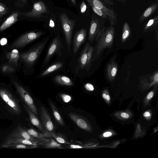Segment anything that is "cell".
I'll return each instance as SVG.
<instances>
[{
  "instance_id": "1",
  "label": "cell",
  "mask_w": 158,
  "mask_h": 158,
  "mask_svg": "<svg viewBox=\"0 0 158 158\" xmlns=\"http://www.w3.org/2000/svg\"><path fill=\"white\" fill-rule=\"evenodd\" d=\"M115 30L113 26L100 29L96 37L97 44L95 49L96 56H99L106 48H111L113 44Z\"/></svg>"
},
{
  "instance_id": "2",
  "label": "cell",
  "mask_w": 158,
  "mask_h": 158,
  "mask_svg": "<svg viewBox=\"0 0 158 158\" xmlns=\"http://www.w3.org/2000/svg\"><path fill=\"white\" fill-rule=\"evenodd\" d=\"M49 39V36H48L30 50L21 54V60L28 64H33L41 53Z\"/></svg>"
},
{
  "instance_id": "3",
  "label": "cell",
  "mask_w": 158,
  "mask_h": 158,
  "mask_svg": "<svg viewBox=\"0 0 158 158\" xmlns=\"http://www.w3.org/2000/svg\"><path fill=\"white\" fill-rule=\"evenodd\" d=\"M0 96L14 115L19 116L21 114L19 102L11 92L6 89L0 88Z\"/></svg>"
},
{
  "instance_id": "4",
  "label": "cell",
  "mask_w": 158,
  "mask_h": 158,
  "mask_svg": "<svg viewBox=\"0 0 158 158\" xmlns=\"http://www.w3.org/2000/svg\"><path fill=\"white\" fill-rule=\"evenodd\" d=\"M90 6L102 10L108 17L110 25H116L118 22L117 15L111 6L101 0H86Z\"/></svg>"
},
{
  "instance_id": "5",
  "label": "cell",
  "mask_w": 158,
  "mask_h": 158,
  "mask_svg": "<svg viewBox=\"0 0 158 158\" xmlns=\"http://www.w3.org/2000/svg\"><path fill=\"white\" fill-rule=\"evenodd\" d=\"M63 30L68 50L70 51L71 44L72 32L75 24V20L70 19L64 13L60 15Z\"/></svg>"
},
{
  "instance_id": "6",
  "label": "cell",
  "mask_w": 158,
  "mask_h": 158,
  "mask_svg": "<svg viewBox=\"0 0 158 158\" xmlns=\"http://www.w3.org/2000/svg\"><path fill=\"white\" fill-rule=\"evenodd\" d=\"M13 84L15 87L17 93L32 112L36 115H37V108L34 102V101L29 94L25 89L17 82L14 81Z\"/></svg>"
},
{
  "instance_id": "7",
  "label": "cell",
  "mask_w": 158,
  "mask_h": 158,
  "mask_svg": "<svg viewBox=\"0 0 158 158\" xmlns=\"http://www.w3.org/2000/svg\"><path fill=\"white\" fill-rule=\"evenodd\" d=\"M44 33L42 31H31L26 33L20 36L11 45L12 48H20L36 40Z\"/></svg>"
},
{
  "instance_id": "8",
  "label": "cell",
  "mask_w": 158,
  "mask_h": 158,
  "mask_svg": "<svg viewBox=\"0 0 158 158\" xmlns=\"http://www.w3.org/2000/svg\"><path fill=\"white\" fill-rule=\"evenodd\" d=\"M63 46L59 36H57L52 40L49 48L47 54L43 63L42 68H43L49 62L51 58L56 53L60 52Z\"/></svg>"
},
{
  "instance_id": "9",
  "label": "cell",
  "mask_w": 158,
  "mask_h": 158,
  "mask_svg": "<svg viewBox=\"0 0 158 158\" xmlns=\"http://www.w3.org/2000/svg\"><path fill=\"white\" fill-rule=\"evenodd\" d=\"M47 12V8L43 2L40 1L34 3L31 11L23 13L22 15L25 17L38 18Z\"/></svg>"
},
{
  "instance_id": "10",
  "label": "cell",
  "mask_w": 158,
  "mask_h": 158,
  "mask_svg": "<svg viewBox=\"0 0 158 158\" xmlns=\"http://www.w3.org/2000/svg\"><path fill=\"white\" fill-rule=\"evenodd\" d=\"M39 113L42 122L45 129L46 135L53 132L54 125L47 111L43 106L39 110Z\"/></svg>"
},
{
  "instance_id": "11",
  "label": "cell",
  "mask_w": 158,
  "mask_h": 158,
  "mask_svg": "<svg viewBox=\"0 0 158 158\" xmlns=\"http://www.w3.org/2000/svg\"><path fill=\"white\" fill-rule=\"evenodd\" d=\"M87 33V30L82 29L75 34L73 39V50L74 53H76L81 45L85 41Z\"/></svg>"
},
{
  "instance_id": "12",
  "label": "cell",
  "mask_w": 158,
  "mask_h": 158,
  "mask_svg": "<svg viewBox=\"0 0 158 158\" xmlns=\"http://www.w3.org/2000/svg\"><path fill=\"white\" fill-rule=\"evenodd\" d=\"M99 18L97 17L92 18L89 33L88 40L91 43L95 39L99 29Z\"/></svg>"
},
{
  "instance_id": "13",
  "label": "cell",
  "mask_w": 158,
  "mask_h": 158,
  "mask_svg": "<svg viewBox=\"0 0 158 158\" xmlns=\"http://www.w3.org/2000/svg\"><path fill=\"white\" fill-rule=\"evenodd\" d=\"M8 137H19L32 141H37L35 138L30 135L20 125H18Z\"/></svg>"
},
{
  "instance_id": "14",
  "label": "cell",
  "mask_w": 158,
  "mask_h": 158,
  "mask_svg": "<svg viewBox=\"0 0 158 158\" xmlns=\"http://www.w3.org/2000/svg\"><path fill=\"white\" fill-rule=\"evenodd\" d=\"M158 0H156L151 3L143 12L139 19V22L142 23L147 19L150 17L157 10Z\"/></svg>"
},
{
  "instance_id": "15",
  "label": "cell",
  "mask_w": 158,
  "mask_h": 158,
  "mask_svg": "<svg viewBox=\"0 0 158 158\" xmlns=\"http://www.w3.org/2000/svg\"><path fill=\"white\" fill-rule=\"evenodd\" d=\"M69 116L70 119L81 129L89 130V128L85 119L81 116L73 113H69Z\"/></svg>"
},
{
  "instance_id": "16",
  "label": "cell",
  "mask_w": 158,
  "mask_h": 158,
  "mask_svg": "<svg viewBox=\"0 0 158 158\" xmlns=\"http://www.w3.org/2000/svg\"><path fill=\"white\" fill-rule=\"evenodd\" d=\"M20 14V12L17 11L10 15L0 26V31L6 30L17 21Z\"/></svg>"
},
{
  "instance_id": "17",
  "label": "cell",
  "mask_w": 158,
  "mask_h": 158,
  "mask_svg": "<svg viewBox=\"0 0 158 158\" xmlns=\"http://www.w3.org/2000/svg\"><path fill=\"white\" fill-rule=\"evenodd\" d=\"M19 143L36 146L37 141H32L19 137H8L3 144Z\"/></svg>"
},
{
  "instance_id": "18",
  "label": "cell",
  "mask_w": 158,
  "mask_h": 158,
  "mask_svg": "<svg viewBox=\"0 0 158 158\" xmlns=\"http://www.w3.org/2000/svg\"><path fill=\"white\" fill-rule=\"evenodd\" d=\"M90 45V43L87 42L81 53L78 60V66L80 69L87 68V52Z\"/></svg>"
},
{
  "instance_id": "19",
  "label": "cell",
  "mask_w": 158,
  "mask_h": 158,
  "mask_svg": "<svg viewBox=\"0 0 158 158\" xmlns=\"http://www.w3.org/2000/svg\"><path fill=\"white\" fill-rule=\"evenodd\" d=\"M23 107L29 115L31 123L36 127L40 130L43 133L45 132L40 121L29 108L26 104H23Z\"/></svg>"
},
{
  "instance_id": "20",
  "label": "cell",
  "mask_w": 158,
  "mask_h": 158,
  "mask_svg": "<svg viewBox=\"0 0 158 158\" xmlns=\"http://www.w3.org/2000/svg\"><path fill=\"white\" fill-rule=\"evenodd\" d=\"M118 67L117 63L111 60L108 64L107 68V74L108 80L112 82L115 79L118 71Z\"/></svg>"
},
{
  "instance_id": "21",
  "label": "cell",
  "mask_w": 158,
  "mask_h": 158,
  "mask_svg": "<svg viewBox=\"0 0 158 158\" xmlns=\"http://www.w3.org/2000/svg\"><path fill=\"white\" fill-rule=\"evenodd\" d=\"M158 16L150 19L145 25L143 29L145 32H150L158 27Z\"/></svg>"
},
{
  "instance_id": "22",
  "label": "cell",
  "mask_w": 158,
  "mask_h": 158,
  "mask_svg": "<svg viewBox=\"0 0 158 158\" xmlns=\"http://www.w3.org/2000/svg\"><path fill=\"white\" fill-rule=\"evenodd\" d=\"M6 57L9 62L13 64L16 66H17L20 56L17 49H15L10 52H7L6 54Z\"/></svg>"
},
{
  "instance_id": "23",
  "label": "cell",
  "mask_w": 158,
  "mask_h": 158,
  "mask_svg": "<svg viewBox=\"0 0 158 158\" xmlns=\"http://www.w3.org/2000/svg\"><path fill=\"white\" fill-rule=\"evenodd\" d=\"M142 84L148 85L151 86L158 83V72L156 71L152 75L146 77L141 81Z\"/></svg>"
},
{
  "instance_id": "24",
  "label": "cell",
  "mask_w": 158,
  "mask_h": 158,
  "mask_svg": "<svg viewBox=\"0 0 158 158\" xmlns=\"http://www.w3.org/2000/svg\"><path fill=\"white\" fill-rule=\"evenodd\" d=\"M54 80L58 84L62 85L72 86L73 85L72 80L65 76L57 75L55 77Z\"/></svg>"
},
{
  "instance_id": "25",
  "label": "cell",
  "mask_w": 158,
  "mask_h": 158,
  "mask_svg": "<svg viewBox=\"0 0 158 158\" xmlns=\"http://www.w3.org/2000/svg\"><path fill=\"white\" fill-rule=\"evenodd\" d=\"M63 64L62 62H57L49 66L40 75V77H43L61 68Z\"/></svg>"
},
{
  "instance_id": "26",
  "label": "cell",
  "mask_w": 158,
  "mask_h": 158,
  "mask_svg": "<svg viewBox=\"0 0 158 158\" xmlns=\"http://www.w3.org/2000/svg\"><path fill=\"white\" fill-rule=\"evenodd\" d=\"M49 103L56 121L60 125L64 126V123L63 120L56 107L51 102L49 101Z\"/></svg>"
},
{
  "instance_id": "27",
  "label": "cell",
  "mask_w": 158,
  "mask_h": 158,
  "mask_svg": "<svg viewBox=\"0 0 158 158\" xmlns=\"http://www.w3.org/2000/svg\"><path fill=\"white\" fill-rule=\"evenodd\" d=\"M131 33V29L128 23L125 22L123 25L121 41L125 42Z\"/></svg>"
},
{
  "instance_id": "28",
  "label": "cell",
  "mask_w": 158,
  "mask_h": 158,
  "mask_svg": "<svg viewBox=\"0 0 158 158\" xmlns=\"http://www.w3.org/2000/svg\"><path fill=\"white\" fill-rule=\"evenodd\" d=\"M36 146L27 145L23 144L13 143L6 144H2V148H35Z\"/></svg>"
},
{
  "instance_id": "29",
  "label": "cell",
  "mask_w": 158,
  "mask_h": 158,
  "mask_svg": "<svg viewBox=\"0 0 158 158\" xmlns=\"http://www.w3.org/2000/svg\"><path fill=\"white\" fill-rule=\"evenodd\" d=\"M44 147L47 148H61V145L58 143L54 140L51 139L50 141L46 142L44 144Z\"/></svg>"
},
{
  "instance_id": "30",
  "label": "cell",
  "mask_w": 158,
  "mask_h": 158,
  "mask_svg": "<svg viewBox=\"0 0 158 158\" xmlns=\"http://www.w3.org/2000/svg\"><path fill=\"white\" fill-rule=\"evenodd\" d=\"M27 131L30 135L35 138L41 139L45 136L40 134L32 128L28 129Z\"/></svg>"
},
{
  "instance_id": "31",
  "label": "cell",
  "mask_w": 158,
  "mask_h": 158,
  "mask_svg": "<svg viewBox=\"0 0 158 158\" xmlns=\"http://www.w3.org/2000/svg\"><path fill=\"white\" fill-rule=\"evenodd\" d=\"M49 135L53 137L59 143H68L65 139L64 138L61 136L53 133V132L49 134Z\"/></svg>"
},
{
  "instance_id": "32",
  "label": "cell",
  "mask_w": 158,
  "mask_h": 158,
  "mask_svg": "<svg viewBox=\"0 0 158 158\" xmlns=\"http://www.w3.org/2000/svg\"><path fill=\"white\" fill-rule=\"evenodd\" d=\"M94 12L99 16L104 19H106L108 21L109 19L107 15L102 10L98 9L92 6H90Z\"/></svg>"
},
{
  "instance_id": "33",
  "label": "cell",
  "mask_w": 158,
  "mask_h": 158,
  "mask_svg": "<svg viewBox=\"0 0 158 158\" xmlns=\"http://www.w3.org/2000/svg\"><path fill=\"white\" fill-rule=\"evenodd\" d=\"M15 68L8 64L3 65L1 68L2 72L4 73H12L15 71Z\"/></svg>"
},
{
  "instance_id": "34",
  "label": "cell",
  "mask_w": 158,
  "mask_h": 158,
  "mask_svg": "<svg viewBox=\"0 0 158 158\" xmlns=\"http://www.w3.org/2000/svg\"><path fill=\"white\" fill-rule=\"evenodd\" d=\"M93 51V48L90 45L87 52L88 60L87 68L91 64Z\"/></svg>"
},
{
  "instance_id": "35",
  "label": "cell",
  "mask_w": 158,
  "mask_h": 158,
  "mask_svg": "<svg viewBox=\"0 0 158 158\" xmlns=\"http://www.w3.org/2000/svg\"><path fill=\"white\" fill-rule=\"evenodd\" d=\"M7 10L6 5L3 3H0V20L3 15L6 14Z\"/></svg>"
},
{
  "instance_id": "36",
  "label": "cell",
  "mask_w": 158,
  "mask_h": 158,
  "mask_svg": "<svg viewBox=\"0 0 158 158\" xmlns=\"http://www.w3.org/2000/svg\"><path fill=\"white\" fill-rule=\"evenodd\" d=\"M61 97L63 101L65 102H68L71 100V97L69 95L62 94L61 95Z\"/></svg>"
},
{
  "instance_id": "37",
  "label": "cell",
  "mask_w": 158,
  "mask_h": 158,
  "mask_svg": "<svg viewBox=\"0 0 158 158\" xmlns=\"http://www.w3.org/2000/svg\"><path fill=\"white\" fill-rule=\"evenodd\" d=\"M86 5L84 1H82L81 3L80 7L81 12L83 14L85 13L86 9Z\"/></svg>"
},
{
  "instance_id": "38",
  "label": "cell",
  "mask_w": 158,
  "mask_h": 158,
  "mask_svg": "<svg viewBox=\"0 0 158 158\" xmlns=\"http://www.w3.org/2000/svg\"><path fill=\"white\" fill-rule=\"evenodd\" d=\"M84 87L86 89L89 91H93L94 89V86L90 83H86L84 85Z\"/></svg>"
},
{
  "instance_id": "39",
  "label": "cell",
  "mask_w": 158,
  "mask_h": 158,
  "mask_svg": "<svg viewBox=\"0 0 158 158\" xmlns=\"http://www.w3.org/2000/svg\"><path fill=\"white\" fill-rule=\"evenodd\" d=\"M107 5L110 6H113L114 3L112 0H101Z\"/></svg>"
},
{
  "instance_id": "40",
  "label": "cell",
  "mask_w": 158,
  "mask_h": 158,
  "mask_svg": "<svg viewBox=\"0 0 158 158\" xmlns=\"http://www.w3.org/2000/svg\"><path fill=\"white\" fill-rule=\"evenodd\" d=\"M154 95V92L153 91H151L148 94L147 96V98L149 100L151 99Z\"/></svg>"
},
{
  "instance_id": "41",
  "label": "cell",
  "mask_w": 158,
  "mask_h": 158,
  "mask_svg": "<svg viewBox=\"0 0 158 158\" xmlns=\"http://www.w3.org/2000/svg\"><path fill=\"white\" fill-rule=\"evenodd\" d=\"M70 148L73 149L81 148L82 147L78 145L71 144L70 146Z\"/></svg>"
},
{
  "instance_id": "42",
  "label": "cell",
  "mask_w": 158,
  "mask_h": 158,
  "mask_svg": "<svg viewBox=\"0 0 158 158\" xmlns=\"http://www.w3.org/2000/svg\"><path fill=\"white\" fill-rule=\"evenodd\" d=\"M121 115L122 117L125 118H129V115L125 113H122L121 114Z\"/></svg>"
},
{
  "instance_id": "43",
  "label": "cell",
  "mask_w": 158,
  "mask_h": 158,
  "mask_svg": "<svg viewBox=\"0 0 158 158\" xmlns=\"http://www.w3.org/2000/svg\"><path fill=\"white\" fill-rule=\"evenodd\" d=\"M7 42L6 39L5 38H3L1 40L0 43L1 45H4Z\"/></svg>"
},
{
  "instance_id": "44",
  "label": "cell",
  "mask_w": 158,
  "mask_h": 158,
  "mask_svg": "<svg viewBox=\"0 0 158 158\" xmlns=\"http://www.w3.org/2000/svg\"><path fill=\"white\" fill-rule=\"evenodd\" d=\"M112 135V133L110 132H106L104 133L103 135L105 137H109Z\"/></svg>"
},
{
  "instance_id": "45",
  "label": "cell",
  "mask_w": 158,
  "mask_h": 158,
  "mask_svg": "<svg viewBox=\"0 0 158 158\" xmlns=\"http://www.w3.org/2000/svg\"><path fill=\"white\" fill-rule=\"evenodd\" d=\"M117 1H118V2H119L121 3H123L125 4H126V3L127 2V0H116Z\"/></svg>"
},
{
  "instance_id": "46",
  "label": "cell",
  "mask_w": 158,
  "mask_h": 158,
  "mask_svg": "<svg viewBox=\"0 0 158 158\" xmlns=\"http://www.w3.org/2000/svg\"><path fill=\"white\" fill-rule=\"evenodd\" d=\"M144 117H148L150 115V114L148 112H146L143 114Z\"/></svg>"
},
{
  "instance_id": "47",
  "label": "cell",
  "mask_w": 158,
  "mask_h": 158,
  "mask_svg": "<svg viewBox=\"0 0 158 158\" xmlns=\"http://www.w3.org/2000/svg\"><path fill=\"white\" fill-rule=\"evenodd\" d=\"M106 99L107 100H109L110 99V97L109 95H106Z\"/></svg>"
},
{
  "instance_id": "48",
  "label": "cell",
  "mask_w": 158,
  "mask_h": 158,
  "mask_svg": "<svg viewBox=\"0 0 158 158\" xmlns=\"http://www.w3.org/2000/svg\"><path fill=\"white\" fill-rule=\"evenodd\" d=\"M106 94L105 93H103L102 95V97L103 98L106 99Z\"/></svg>"
},
{
  "instance_id": "49",
  "label": "cell",
  "mask_w": 158,
  "mask_h": 158,
  "mask_svg": "<svg viewBox=\"0 0 158 158\" xmlns=\"http://www.w3.org/2000/svg\"><path fill=\"white\" fill-rule=\"evenodd\" d=\"M71 1L72 2L73 4L74 5H75L76 4V0H71Z\"/></svg>"
},
{
  "instance_id": "50",
  "label": "cell",
  "mask_w": 158,
  "mask_h": 158,
  "mask_svg": "<svg viewBox=\"0 0 158 158\" xmlns=\"http://www.w3.org/2000/svg\"><path fill=\"white\" fill-rule=\"evenodd\" d=\"M24 3H25L26 2L27 0H21Z\"/></svg>"
},
{
  "instance_id": "51",
  "label": "cell",
  "mask_w": 158,
  "mask_h": 158,
  "mask_svg": "<svg viewBox=\"0 0 158 158\" xmlns=\"http://www.w3.org/2000/svg\"><path fill=\"white\" fill-rule=\"evenodd\" d=\"M8 0L9 1V0Z\"/></svg>"
}]
</instances>
